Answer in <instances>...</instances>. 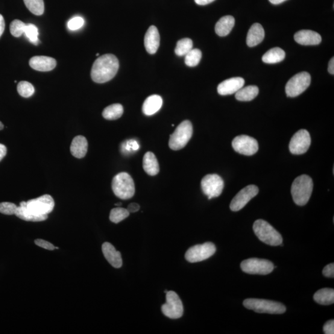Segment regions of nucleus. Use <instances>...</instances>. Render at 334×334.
Returning a JSON list of instances; mask_svg holds the SVG:
<instances>
[{
  "label": "nucleus",
  "mask_w": 334,
  "mask_h": 334,
  "mask_svg": "<svg viewBox=\"0 0 334 334\" xmlns=\"http://www.w3.org/2000/svg\"><path fill=\"white\" fill-rule=\"evenodd\" d=\"M139 209V205L138 204L133 203L129 205L127 210L130 213H134L137 212Z\"/></svg>",
  "instance_id": "obj_43"
},
{
  "label": "nucleus",
  "mask_w": 334,
  "mask_h": 334,
  "mask_svg": "<svg viewBox=\"0 0 334 334\" xmlns=\"http://www.w3.org/2000/svg\"><path fill=\"white\" fill-rule=\"evenodd\" d=\"M96 55H97V56H99V54H96Z\"/></svg>",
  "instance_id": "obj_51"
},
{
  "label": "nucleus",
  "mask_w": 334,
  "mask_h": 334,
  "mask_svg": "<svg viewBox=\"0 0 334 334\" xmlns=\"http://www.w3.org/2000/svg\"><path fill=\"white\" fill-rule=\"evenodd\" d=\"M313 183L312 178L306 175L299 176L293 183L291 193L293 199L298 206H304L312 195Z\"/></svg>",
  "instance_id": "obj_3"
},
{
  "label": "nucleus",
  "mask_w": 334,
  "mask_h": 334,
  "mask_svg": "<svg viewBox=\"0 0 334 334\" xmlns=\"http://www.w3.org/2000/svg\"><path fill=\"white\" fill-rule=\"evenodd\" d=\"M269 2L273 5H279L282 4L284 2L287 1V0H269Z\"/></svg>",
  "instance_id": "obj_48"
},
{
  "label": "nucleus",
  "mask_w": 334,
  "mask_h": 334,
  "mask_svg": "<svg viewBox=\"0 0 334 334\" xmlns=\"http://www.w3.org/2000/svg\"><path fill=\"white\" fill-rule=\"evenodd\" d=\"M253 230L257 238L267 245L277 247L282 244V235L275 228L264 220H257L254 223Z\"/></svg>",
  "instance_id": "obj_4"
},
{
  "label": "nucleus",
  "mask_w": 334,
  "mask_h": 334,
  "mask_svg": "<svg viewBox=\"0 0 334 334\" xmlns=\"http://www.w3.org/2000/svg\"><path fill=\"white\" fill-rule=\"evenodd\" d=\"M311 76L308 73L301 72L293 76L286 84L285 92L290 98H295L307 89L311 84Z\"/></svg>",
  "instance_id": "obj_8"
},
{
  "label": "nucleus",
  "mask_w": 334,
  "mask_h": 334,
  "mask_svg": "<svg viewBox=\"0 0 334 334\" xmlns=\"http://www.w3.org/2000/svg\"><path fill=\"white\" fill-rule=\"evenodd\" d=\"M214 1L215 0H195L196 4L202 6L210 4Z\"/></svg>",
  "instance_id": "obj_46"
},
{
  "label": "nucleus",
  "mask_w": 334,
  "mask_h": 334,
  "mask_svg": "<svg viewBox=\"0 0 334 334\" xmlns=\"http://www.w3.org/2000/svg\"><path fill=\"white\" fill-rule=\"evenodd\" d=\"M285 58V52L279 47H275L269 50L263 56V62L268 64L280 63Z\"/></svg>",
  "instance_id": "obj_26"
},
{
  "label": "nucleus",
  "mask_w": 334,
  "mask_h": 334,
  "mask_svg": "<svg viewBox=\"0 0 334 334\" xmlns=\"http://www.w3.org/2000/svg\"><path fill=\"white\" fill-rule=\"evenodd\" d=\"M84 20L83 17L76 16L70 19L68 22V28L71 31L78 30L83 27Z\"/></svg>",
  "instance_id": "obj_39"
},
{
  "label": "nucleus",
  "mask_w": 334,
  "mask_h": 334,
  "mask_svg": "<svg viewBox=\"0 0 334 334\" xmlns=\"http://www.w3.org/2000/svg\"><path fill=\"white\" fill-rule=\"evenodd\" d=\"M160 45V34L155 26L149 28L145 37V46L149 54H155Z\"/></svg>",
  "instance_id": "obj_18"
},
{
  "label": "nucleus",
  "mask_w": 334,
  "mask_h": 334,
  "mask_svg": "<svg viewBox=\"0 0 334 334\" xmlns=\"http://www.w3.org/2000/svg\"><path fill=\"white\" fill-rule=\"evenodd\" d=\"M54 207V199L51 195H45L27 202H21L17 206L15 215L23 221L42 222L48 219V215Z\"/></svg>",
  "instance_id": "obj_1"
},
{
  "label": "nucleus",
  "mask_w": 334,
  "mask_h": 334,
  "mask_svg": "<svg viewBox=\"0 0 334 334\" xmlns=\"http://www.w3.org/2000/svg\"><path fill=\"white\" fill-rule=\"evenodd\" d=\"M314 300L316 303L322 305H330L334 303V290L324 288L319 290L314 295Z\"/></svg>",
  "instance_id": "obj_27"
},
{
  "label": "nucleus",
  "mask_w": 334,
  "mask_h": 334,
  "mask_svg": "<svg viewBox=\"0 0 334 334\" xmlns=\"http://www.w3.org/2000/svg\"><path fill=\"white\" fill-rule=\"evenodd\" d=\"M7 154V147L2 144H0V161H1L5 157Z\"/></svg>",
  "instance_id": "obj_44"
},
{
  "label": "nucleus",
  "mask_w": 334,
  "mask_h": 334,
  "mask_svg": "<svg viewBox=\"0 0 334 334\" xmlns=\"http://www.w3.org/2000/svg\"><path fill=\"white\" fill-rule=\"evenodd\" d=\"M259 93V88L256 86L242 87L235 93V98L239 101L248 102L256 98Z\"/></svg>",
  "instance_id": "obj_28"
},
{
  "label": "nucleus",
  "mask_w": 334,
  "mask_h": 334,
  "mask_svg": "<svg viewBox=\"0 0 334 334\" xmlns=\"http://www.w3.org/2000/svg\"><path fill=\"white\" fill-rule=\"evenodd\" d=\"M26 25L21 20H14L10 25V32L12 36L15 37H19L25 33Z\"/></svg>",
  "instance_id": "obj_36"
},
{
  "label": "nucleus",
  "mask_w": 334,
  "mask_h": 334,
  "mask_svg": "<svg viewBox=\"0 0 334 334\" xmlns=\"http://www.w3.org/2000/svg\"><path fill=\"white\" fill-rule=\"evenodd\" d=\"M296 42L302 45H316L321 42V35L310 30L298 31L295 34Z\"/></svg>",
  "instance_id": "obj_19"
},
{
  "label": "nucleus",
  "mask_w": 334,
  "mask_h": 334,
  "mask_svg": "<svg viewBox=\"0 0 334 334\" xmlns=\"http://www.w3.org/2000/svg\"><path fill=\"white\" fill-rule=\"evenodd\" d=\"M26 36L30 41L32 43L35 45H37L39 43V30L36 26L32 24L26 25L25 33Z\"/></svg>",
  "instance_id": "obj_35"
},
{
  "label": "nucleus",
  "mask_w": 334,
  "mask_h": 334,
  "mask_svg": "<svg viewBox=\"0 0 334 334\" xmlns=\"http://www.w3.org/2000/svg\"><path fill=\"white\" fill-rule=\"evenodd\" d=\"M324 333L326 334L334 333V321H327L323 327Z\"/></svg>",
  "instance_id": "obj_42"
},
{
  "label": "nucleus",
  "mask_w": 334,
  "mask_h": 334,
  "mask_svg": "<svg viewBox=\"0 0 334 334\" xmlns=\"http://www.w3.org/2000/svg\"><path fill=\"white\" fill-rule=\"evenodd\" d=\"M193 135V125L185 120L178 126L169 140V147L172 150L178 151L185 147Z\"/></svg>",
  "instance_id": "obj_7"
},
{
  "label": "nucleus",
  "mask_w": 334,
  "mask_h": 334,
  "mask_svg": "<svg viewBox=\"0 0 334 334\" xmlns=\"http://www.w3.org/2000/svg\"><path fill=\"white\" fill-rule=\"evenodd\" d=\"M232 147L236 152L245 155H253L259 149L257 140L247 135L236 136L232 141Z\"/></svg>",
  "instance_id": "obj_14"
},
{
  "label": "nucleus",
  "mask_w": 334,
  "mask_h": 334,
  "mask_svg": "<svg viewBox=\"0 0 334 334\" xmlns=\"http://www.w3.org/2000/svg\"><path fill=\"white\" fill-rule=\"evenodd\" d=\"M274 268L273 264L266 259L250 258L241 263L242 270L249 274L268 275Z\"/></svg>",
  "instance_id": "obj_10"
},
{
  "label": "nucleus",
  "mask_w": 334,
  "mask_h": 334,
  "mask_svg": "<svg viewBox=\"0 0 334 334\" xmlns=\"http://www.w3.org/2000/svg\"><path fill=\"white\" fill-rule=\"evenodd\" d=\"M130 212L127 209L122 207L114 208L111 210L110 213V220L111 222L118 224L120 222L124 221L130 216Z\"/></svg>",
  "instance_id": "obj_33"
},
{
  "label": "nucleus",
  "mask_w": 334,
  "mask_h": 334,
  "mask_svg": "<svg viewBox=\"0 0 334 334\" xmlns=\"http://www.w3.org/2000/svg\"><path fill=\"white\" fill-rule=\"evenodd\" d=\"M235 22V20L233 16H225L221 17L216 25V34L220 37L227 36L232 30Z\"/></svg>",
  "instance_id": "obj_24"
},
{
  "label": "nucleus",
  "mask_w": 334,
  "mask_h": 334,
  "mask_svg": "<svg viewBox=\"0 0 334 334\" xmlns=\"http://www.w3.org/2000/svg\"><path fill=\"white\" fill-rule=\"evenodd\" d=\"M258 193L259 189L256 186H246L232 199L230 205V209L233 212L242 209Z\"/></svg>",
  "instance_id": "obj_15"
},
{
  "label": "nucleus",
  "mask_w": 334,
  "mask_h": 334,
  "mask_svg": "<svg viewBox=\"0 0 334 334\" xmlns=\"http://www.w3.org/2000/svg\"><path fill=\"white\" fill-rule=\"evenodd\" d=\"M193 43L192 39L189 38H184L178 41L176 46L175 52L176 55L182 57L185 56L187 53L193 49Z\"/></svg>",
  "instance_id": "obj_30"
},
{
  "label": "nucleus",
  "mask_w": 334,
  "mask_h": 334,
  "mask_svg": "<svg viewBox=\"0 0 334 334\" xmlns=\"http://www.w3.org/2000/svg\"><path fill=\"white\" fill-rule=\"evenodd\" d=\"M102 252L107 261L115 268H120L123 265L121 253L116 251L111 243L105 242L102 245Z\"/></svg>",
  "instance_id": "obj_20"
},
{
  "label": "nucleus",
  "mask_w": 334,
  "mask_h": 334,
  "mask_svg": "<svg viewBox=\"0 0 334 334\" xmlns=\"http://www.w3.org/2000/svg\"><path fill=\"white\" fill-rule=\"evenodd\" d=\"M111 187L116 197L124 200L133 197L135 193L133 178L126 172L120 173L113 178Z\"/></svg>",
  "instance_id": "obj_5"
},
{
  "label": "nucleus",
  "mask_w": 334,
  "mask_h": 334,
  "mask_svg": "<svg viewBox=\"0 0 334 334\" xmlns=\"http://www.w3.org/2000/svg\"><path fill=\"white\" fill-rule=\"evenodd\" d=\"M143 168L146 174L149 175L155 176L159 174L160 171L159 162L152 152H148L144 156Z\"/></svg>",
  "instance_id": "obj_25"
},
{
  "label": "nucleus",
  "mask_w": 334,
  "mask_h": 334,
  "mask_svg": "<svg viewBox=\"0 0 334 334\" xmlns=\"http://www.w3.org/2000/svg\"><path fill=\"white\" fill-rule=\"evenodd\" d=\"M243 305L248 309L259 313L268 314H283L286 312V307L276 301L249 298L243 301Z\"/></svg>",
  "instance_id": "obj_6"
},
{
  "label": "nucleus",
  "mask_w": 334,
  "mask_h": 334,
  "mask_svg": "<svg viewBox=\"0 0 334 334\" xmlns=\"http://www.w3.org/2000/svg\"><path fill=\"white\" fill-rule=\"evenodd\" d=\"M202 58V52L200 50L195 49H192L191 51L187 53L185 55V64L189 67H195L197 66L200 62Z\"/></svg>",
  "instance_id": "obj_32"
},
{
  "label": "nucleus",
  "mask_w": 334,
  "mask_h": 334,
  "mask_svg": "<svg viewBox=\"0 0 334 334\" xmlns=\"http://www.w3.org/2000/svg\"><path fill=\"white\" fill-rule=\"evenodd\" d=\"M29 65L32 69L39 71H50L57 66V61L54 58L45 56H36L31 58Z\"/></svg>",
  "instance_id": "obj_17"
},
{
  "label": "nucleus",
  "mask_w": 334,
  "mask_h": 334,
  "mask_svg": "<svg viewBox=\"0 0 334 334\" xmlns=\"http://www.w3.org/2000/svg\"><path fill=\"white\" fill-rule=\"evenodd\" d=\"M17 206L15 204L4 202L0 203V213L5 215H15Z\"/></svg>",
  "instance_id": "obj_38"
},
{
  "label": "nucleus",
  "mask_w": 334,
  "mask_h": 334,
  "mask_svg": "<svg viewBox=\"0 0 334 334\" xmlns=\"http://www.w3.org/2000/svg\"><path fill=\"white\" fill-rule=\"evenodd\" d=\"M328 71H329L330 74L333 75H334V58H331V60L329 63V67H328Z\"/></svg>",
  "instance_id": "obj_47"
},
{
  "label": "nucleus",
  "mask_w": 334,
  "mask_h": 334,
  "mask_svg": "<svg viewBox=\"0 0 334 334\" xmlns=\"http://www.w3.org/2000/svg\"><path fill=\"white\" fill-rule=\"evenodd\" d=\"M121 205H122V203L115 204V206H118V207L121 206Z\"/></svg>",
  "instance_id": "obj_50"
},
{
  "label": "nucleus",
  "mask_w": 334,
  "mask_h": 334,
  "mask_svg": "<svg viewBox=\"0 0 334 334\" xmlns=\"http://www.w3.org/2000/svg\"><path fill=\"white\" fill-rule=\"evenodd\" d=\"M166 294V303L162 306L163 314L172 319L182 317L183 305L179 296L174 291H168Z\"/></svg>",
  "instance_id": "obj_9"
},
{
  "label": "nucleus",
  "mask_w": 334,
  "mask_h": 334,
  "mask_svg": "<svg viewBox=\"0 0 334 334\" xmlns=\"http://www.w3.org/2000/svg\"><path fill=\"white\" fill-rule=\"evenodd\" d=\"M163 105V100L160 96L152 95L146 99L142 105V111L145 115L151 116L159 111Z\"/></svg>",
  "instance_id": "obj_22"
},
{
  "label": "nucleus",
  "mask_w": 334,
  "mask_h": 334,
  "mask_svg": "<svg viewBox=\"0 0 334 334\" xmlns=\"http://www.w3.org/2000/svg\"><path fill=\"white\" fill-rule=\"evenodd\" d=\"M17 90L19 94L25 98H30L35 92L33 85L28 81H20L17 84Z\"/></svg>",
  "instance_id": "obj_34"
},
{
  "label": "nucleus",
  "mask_w": 334,
  "mask_h": 334,
  "mask_svg": "<svg viewBox=\"0 0 334 334\" xmlns=\"http://www.w3.org/2000/svg\"><path fill=\"white\" fill-rule=\"evenodd\" d=\"M311 142L312 139L308 131L306 130L298 131L292 137L290 142V151L295 155L304 154L308 150Z\"/></svg>",
  "instance_id": "obj_13"
},
{
  "label": "nucleus",
  "mask_w": 334,
  "mask_h": 334,
  "mask_svg": "<svg viewBox=\"0 0 334 334\" xmlns=\"http://www.w3.org/2000/svg\"><path fill=\"white\" fill-rule=\"evenodd\" d=\"M118 69L119 61L115 55H102L93 64L91 69L92 80L96 83H107L115 77Z\"/></svg>",
  "instance_id": "obj_2"
},
{
  "label": "nucleus",
  "mask_w": 334,
  "mask_h": 334,
  "mask_svg": "<svg viewBox=\"0 0 334 334\" xmlns=\"http://www.w3.org/2000/svg\"><path fill=\"white\" fill-rule=\"evenodd\" d=\"M216 251V247L212 243L207 242L202 245H195L186 251L185 258L189 263H198L209 259Z\"/></svg>",
  "instance_id": "obj_11"
},
{
  "label": "nucleus",
  "mask_w": 334,
  "mask_h": 334,
  "mask_svg": "<svg viewBox=\"0 0 334 334\" xmlns=\"http://www.w3.org/2000/svg\"><path fill=\"white\" fill-rule=\"evenodd\" d=\"M224 187V180L217 174L207 175L201 181L202 189L209 199L219 197L222 194Z\"/></svg>",
  "instance_id": "obj_12"
},
{
  "label": "nucleus",
  "mask_w": 334,
  "mask_h": 334,
  "mask_svg": "<svg viewBox=\"0 0 334 334\" xmlns=\"http://www.w3.org/2000/svg\"><path fill=\"white\" fill-rule=\"evenodd\" d=\"M244 79L235 77L225 80L219 84L218 92L220 95L227 96L238 92L244 86Z\"/></svg>",
  "instance_id": "obj_16"
},
{
  "label": "nucleus",
  "mask_w": 334,
  "mask_h": 334,
  "mask_svg": "<svg viewBox=\"0 0 334 334\" xmlns=\"http://www.w3.org/2000/svg\"><path fill=\"white\" fill-rule=\"evenodd\" d=\"M139 146L135 140L131 139L122 143L121 146V151L122 153L127 154L130 153L131 151H136L138 150Z\"/></svg>",
  "instance_id": "obj_37"
},
{
  "label": "nucleus",
  "mask_w": 334,
  "mask_h": 334,
  "mask_svg": "<svg viewBox=\"0 0 334 334\" xmlns=\"http://www.w3.org/2000/svg\"><path fill=\"white\" fill-rule=\"evenodd\" d=\"M4 128V125L0 122V130H2Z\"/></svg>",
  "instance_id": "obj_49"
},
{
  "label": "nucleus",
  "mask_w": 334,
  "mask_h": 334,
  "mask_svg": "<svg viewBox=\"0 0 334 334\" xmlns=\"http://www.w3.org/2000/svg\"><path fill=\"white\" fill-rule=\"evenodd\" d=\"M265 37V32L263 26L259 23H255L248 32L247 43L250 47L258 45L263 42Z\"/></svg>",
  "instance_id": "obj_21"
},
{
  "label": "nucleus",
  "mask_w": 334,
  "mask_h": 334,
  "mask_svg": "<svg viewBox=\"0 0 334 334\" xmlns=\"http://www.w3.org/2000/svg\"><path fill=\"white\" fill-rule=\"evenodd\" d=\"M26 7L32 14L41 16L44 13L43 0H24Z\"/></svg>",
  "instance_id": "obj_31"
},
{
  "label": "nucleus",
  "mask_w": 334,
  "mask_h": 334,
  "mask_svg": "<svg viewBox=\"0 0 334 334\" xmlns=\"http://www.w3.org/2000/svg\"><path fill=\"white\" fill-rule=\"evenodd\" d=\"M322 274L324 276L329 278H333L334 277V264L331 263L328 265L322 271Z\"/></svg>",
  "instance_id": "obj_41"
},
{
  "label": "nucleus",
  "mask_w": 334,
  "mask_h": 334,
  "mask_svg": "<svg viewBox=\"0 0 334 334\" xmlns=\"http://www.w3.org/2000/svg\"><path fill=\"white\" fill-rule=\"evenodd\" d=\"M5 28V22L4 16L0 14V37L4 34Z\"/></svg>",
  "instance_id": "obj_45"
},
{
  "label": "nucleus",
  "mask_w": 334,
  "mask_h": 334,
  "mask_svg": "<svg viewBox=\"0 0 334 334\" xmlns=\"http://www.w3.org/2000/svg\"><path fill=\"white\" fill-rule=\"evenodd\" d=\"M88 149V142L86 137L83 136H78L73 139L70 151L76 158L82 159L86 156Z\"/></svg>",
  "instance_id": "obj_23"
},
{
  "label": "nucleus",
  "mask_w": 334,
  "mask_h": 334,
  "mask_svg": "<svg viewBox=\"0 0 334 334\" xmlns=\"http://www.w3.org/2000/svg\"><path fill=\"white\" fill-rule=\"evenodd\" d=\"M35 243H36V245L39 246V247L41 248L45 249V250L52 251L56 249L55 246L52 245L51 243L45 241V240L42 239H37L35 240Z\"/></svg>",
  "instance_id": "obj_40"
},
{
  "label": "nucleus",
  "mask_w": 334,
  "mask_h": 334,
  "mask_svg": "<svg viewBox=\"0 0 334 334\" xmlns=\"http://www.w3.org/2000/svg\"><path fill=\"white\" fill-rule=\"evenodd\" d=\"M124 111V107L121 104H112L105 108L102 112V116L108 120H115L123 115Z\"/></svg>",
  "instance_id": "obj_29"
}]
</instances>
